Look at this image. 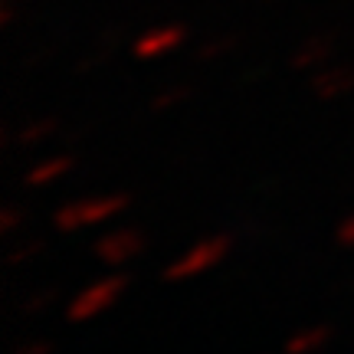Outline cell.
I'll return each instance as SVG.
<instances>
[{
	"mask_svg": "<svg viewBox=\"0 0 354 354\" xmlns=\"http://www.w3.org/2000/svg\"><path fill=\"white\" fill-rule=\"evenodd\" d=\"M128 207V194H102V197H86V201L66 203L53 214V227L63 230V233H73V230L82 227H95V223H105L118 216Z\"/></svg>",
	"mask_w": 354,
	"mask_h": 354,
	"instance_id": "1",
	"label": "cell"
},
{
	"mask_svg": "<svg viewBox=\"0 0 354 354\" xmlns=\"http://www.w3.org/2000/svg\"><path fill=\"white\" fill-rule=\"evenodd\" d=\"M230 250V240L227 236H207V240L194 243L184 256H177L174 263L165 269V279L167 282H184V279H194L207 272L210 266H216Z\"/></svg>",
	"mask_w": 354,
	"mask_h": 354,
	"instance_id": "2",
	"label": "cell"
},
{
	"mask_svg": "<svg viewBox=\"0 0 354 354\" xmlns=\"http://www.w3.org/2000/svg\"><path fill=\"white\" fill-rule=\"evenodd\" d=\"M122 289H125V276H105L99 282H92V286H86L73 302L66 305V318L69 322H88V318H95L122 295Z\"/></svg>",
	"mask_w": 354,
	"mask_h": 354,
	"instance_id": "3",
	"label": "cell"
},
{
	"mask_svg": "<svg viewBox=\"0 0 354 354\" xmlns=\"http://www.w3.org/2000/svg\"><path fill=\"white\" fill-rule=\"evenodd\" d=\"M92 253H95V259H102V263L118 266V263H125V259L141 253V236L135 230H115V233H105L102 240H95Z\"/></svg>",
	"mask_w": 354,
	"mask_h": 354,
	"instance_id": "4",
	"label": "cell"
},
{
	"mask_svg": "<svg viewBox=\"0 0 354 354\" xmlns=\"http://www.w3.org/2000/svg\"><path fill=\"white\" fill-rule=\"evenodd\" d=\"M180 43H184V30H180V26H154V30H148V33H141V37L135 39L131 53H135L138 59H154V56L171 53L174 46H180Z\"/></svg>",
	"mask_w": 354,
	"mask_h": 354,
	"instance_id": "5",
	"label": "cell"
},
{
	"mask_svg": "<svg viewBox=\"0 0 354 354\" xmlns=\"http://www.w3.org/2000/svg\"><path fill=\"white\" fill-rule=\"evenodd\" d=\"M354 88V73L344 69V66H335V69H322L315 79H312V92L315 99H342Z\"/></svg>",
	"mask_w": 354,
	"mask_h": 354,
	"instance_id": "6",
	"label": "cell"
},
{
	"mask_svg": "<svg viewBox=\"0 0 354 354\" xmlns=\"http://www.w3.org/2000/svg\"><path fill=\"white\" fill-rule=\"evenodd\" d=\"M328 338H331V328H325V325H312V328H302V331H295L292 338H286L282 351L286 354H312L328 342Z\"/></svg>",
	"mask_w": 354,
	"mask_h": 354,
	"instance_id": "7",
	"label": "cell"
},
{
	"mask_svg": "<svg viewBox=\"0 0 354 354\" xmlns=\"http://www.w3.org/2000/svg\"><path fill=\"white\" fill-rule=\"evenodd\" d=\"M331 46H335V39L331 37H312L302 50L292 56V66H295V69H312V66H322L325 59H328Z\"/></svg>",
	"mask_w": 354,
	"mask_h": 354,
	"instance_id": "8",
	"label": "cell"
},
{
	"mask_svg": "<svg viewBox=\"0 0 354 354\" xmlns=\"http://www.w3.org/2000/svg\"><path fill=\"white\" fill-rule=\"evenodd\" d=\"M69 158H50V161H39L33 171H26V184L30 187H46V184H53V180H59V177L69 171Z\"/></svg>",
	"mask_w": 354,
	"mask_h": 354,
	"instance_id": "9",
	"label": "cell"
},
{
	"mask_svg": "<svg viewBox=\"0 0 354 354\" xmlns=\"http://www.w3.org/2000/svg\"><path fill=\"white\" fill-rule=\"evenodd\" d=\"M53 128H56V122H37V125H26V128H20L17 141H20V145H39Z\"/></svg>",
	"mask_w": 354,
	"mask_h": 354,
	"instance_id": "10",
	"label": "cell"
},
{
	"mask_svg": "<svg viewBox=\"0 0 354 354\" xmlns=\"http://www.w3.org/2000/svg\"><path fill=\"white\" fill-rule=\"evenodd\" d=\"M39 253V243L33 240V243H17L10 253L3 256V263L7 266H17V263H26V259H33V256Z\"/></svg>",
	"mask_w": 354,
	"mask_h": 354,
	"instance_id": "11",
	"label": "cell"
},
{
	"mask_svg": "<svg viewBox=\"0 0 354 354\" xmlns=\"http://www.w3.org/2000/svg\"><path fill=\"white\" fill-rule=\"evenodd\" d=\"M230 46H233V39H230V37H220L216 43H203L201 50H197V56H201V59H210V56H220V53L230 50Z\"/></svg>",
	"mask_w": 354,
	"mask_h": 354,
	"instance_id": "12",
	"label": "cell"
},
{
	"mask_svg": "<svg viewBox=\"0 0 354 354\" xmlns=\"http://www.w3.org/2000/svg\"><path fill=\"white\" fill-rule=\"evenodd\" d=\"M50 302H56V292H39V295H33L30 302H24V312H43Z\"/></svg>",
	"mask_w": 354,
	"mask_h": 354,
	"instance_id": "13",
	"label": "cell"
},
{
	"mask_svg": "<svg viewBox=\"0 0 354 354\" xmlns=\"http://www.w3.org/2000/svg\"><path fill=\"white\" fill-rule=\"evenodd\" d=\"M335 236H338V243H342V246H354V214L348 216V220H342V223H338V233H335Z\"/></svg>",
	"mask_w": 354,
	"mask_h": 354,
	"instance_id": "14",
	"label": "cell"
},
{
	"mask_svg": "<svg viewBox=\"0 0 354 354\" xmlns=\"http://www.w3.org/2000/svg\"><path fill=\"white\" fill-rule=\"evenodd\" d=\"M184 95H187V88H167V95H158V99H154V109H167V105L180 102Z\"/></svg>",
	"mask_w": 354,
	"mask_h": 354,
	"instance_id": "15",
	"label": "cell"
},
{
	"mask_svg": "<svg viewBox=\"0 0 354 354\" xmlns=\"http://www.w3.org/2000/svg\"><path fill=\"white\" fill-rule=\"evenodd\" d=\"M17 227H20V214L17 210H3L0 214V233H13Z\"/></svg>",
	"mask_w": 354,
	"mask_h": 354,
	"instance_id": "16",
	"label": "cell"
},
{
	"mask_svg": "<svg viewBox=\"0 0 354 354\" xmlns=\"http://www.w3.org/2000/svg\"><path fill=\"white\" fill-rule=\"evenodd\" d=\"M53 351L50 342H30V344H20V354H46Z\"/></svg>",
	"mask_w": 354,
	"mask_h": 354,
	"instance_id": "17",
	"label": "cell"
},
{
	"mask_svg": "<svg viewBox=\"0 0 354 354\" xmlns=\"http://www.w3.org/2000/svg\"><path fill=\"white\" fill-rule=\"evenodd\" d=\"M10 17H13V7L3 0V3H0V24H10Z\"/></svg>",
	"mask_w": 354,
	"mask_h": 354,
	"instance_id": "18",
	"label": "cell"
}]
</instances>
